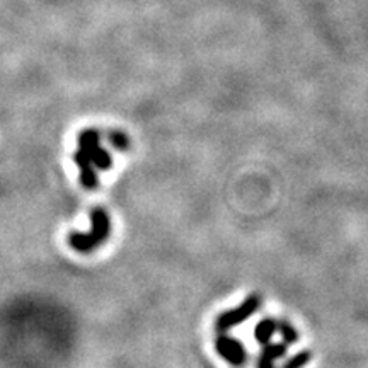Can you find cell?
<instances>
[{
	"instance_id": "5",
	"label": "cell",
	"mask_w": 368,
	"mask_h": 368,
	"mask_svg": "<svg viewBox=\"0 0 368 368\" xmlns=\"http://www.w3.org/2000/svg\"><path fill=\"white\" fill-rule=\"evenodd\" d=\"M287 348L288 346L285 343L266 344L257 358V368H275V362L287 354Z\"/></svg>"
},
{
	"instance_id": "2",
	"label": "cell",
	"mask_w": 368,
	"mask_h": 368,
	"mask_svg": "<svg viewBox=\"0 0 368 368\" xmlns=\"http://www.w3.org/2000/svg\"><path fill=\"white\" fill-rule=\"evenodd\" d=\"M111 234V220L106 210L94 208L91 212V230L82 234V232H72L68 235V244L73 251L77 252H91L98 249Z\"/></svg>"
},
{
	"instance_id": "6",
	"label": "cell",
	"mask_w": 368,
	"mask_h": 368,
	"mask_svg": "<svg viewBox=\"0 0 368 368\" xmlns=\"http://www.w3.org/2000/svg\"><path fill=\"white\" fill-rule=\"evenodd\" d=\"M276 324L273 319H262V321L257 324L256 329H254V337L260 344H268V341L273 337L276 332Z\"/></svg>"
},
{
	"instance_id": "3",
	"label": "cell",
	"mask_w": 368,
	"mask_h": 368,
	"mask_svg": "<svg viewBox=\"0 0 368 368\" xmlns=\"http://www.w3.org/2000/svg\"><path fill=\"white\" fill-rule=\"evenodd\" d=\"M260 307H261V297L249 295L239 307H235V309L232 310H225V312L218 315L217 321H215V326H217V329L220 331H229L234 326H237V324L247 321V319L251 317Z\"/></svg>"
},
{
	"instance_id": "8",
	"label": "cell",
	"mask_w": 368,
	"mask_h": 368,
	"mask_svg": "<svg viewBox=\"0 0 368 368\" xmlns=\"http://www.w3.org/2000/svg\"><path fill=\"white\" fill-rule=\"evenodd\" d=\"M310 358H312V354L304 349V352H299L297 354H293L292 358H288L283 368H304L310 362Z\"/></svg>"
},
{
	"instance_id": "4",
	"label": "cell",
	"mask_w": 368,
	"mask_h": 368,
	"mask_svg": "<svg viewBox=\"0 0 368 368\" xmlns=\"http://www.w3.org/2000/svg\"><path fill=\"white\" fill-rule=\"evenodd\" d=\"M215 349L225 362H229L234 367H242L247 360V352L242 343L230 336H218L215 339Z\"/></svg>"
},
{
	"instance_id": "1",
	"label": "cell",
	"mask_w": 368,
	"mask_h": 368,
	"mask_svg": "<svg viewBox=\"0 0 368 368\" xmlns=\"http://www.w3.org/2000/svg\"><path fill=\"white\" fill-rule=\"evenodd\" d=\"M73 160L81 170L82 186L87 190L98 188V169L106 170L113 165L111 155L101 147L99 133L96 130H84L78 135V147Z\"/></svg>"
},
{
	"instance_id": "9",
	"label": "cell",
	"mask_w": 368,
	"mask_h": 368,
	"mask_svg": "<svg viewBox=\"0 0 368 368\" xmlns=\"http://www.w3.org/2000/svg\"><path fill=\"white\" fill-rule=\"evenodd\" d=\"M109 140H111L113 147L118 148L120 152L128 148V138H126V135L120 133V131H113V133L109 135Z\"/></svg>"
},
{
	"instance_id": "7",
	"label": "cell",
	"mask_w": 368,
	"mask_h": 368,
	"mask_svg": "<svg viewBox=\"0 0 368 368\" xmlns=\"http://www.w3.org/2000/svg\"><path fill=\"white\" fill-rule=\"evenodd\" d=\"M276 331H280V334L283 337L285 344H295L299 339V332L292 327L290 322H280L276 324Z\"/></svg>"
}]
</instances>
